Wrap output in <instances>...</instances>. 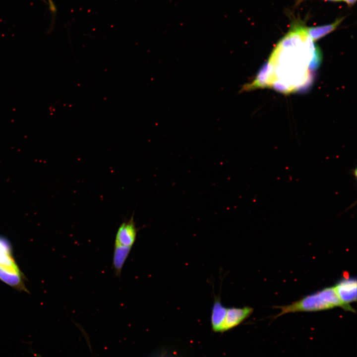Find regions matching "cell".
<instances>
[{"label": "cell", "instance_id": "cell-1", "mask_svg": "<svg viewBox=\"0 0 357 357\" xmlns=\"http://www.w3.org/2000/svg\"><path fill=\"white\" fill-rule=\"evenodd\" d=\"M336 307H340L346 311H351L340 300L334 287H327L306 296L291 304L276 306L279 308L281 311L275 318L288 313L318 311Z\"/></svg>", "mask_w": 357, "mask_h": 357}, {"label": "cell", "instance_id": "cell-2", "mask_svg": "<svg viewBox=\"0 0 357 357\" xmlns=\"http://www.w3.org/2000/svg\"><path fill=\"white\" fill-rule=\"evenodd\" d=\"M24 279L13 257L10 242L0 236V280L16 290L27 292Z\"/></svg>", "mask_w": 357, "mask_h": 357}, {"label": "cell", "instance_id": "cell-3", "mask_svg": "<svg viewBox=\"0 0 357 357\" xmlns=\"http://www.w3.org/2000/svg\"><path fill=\"white\" fill-rule=\"evenodd\" d=\"M138 230L132 215L129 219L124 221L119 226L114 245L132 248L135 242Z\"/></svg>", "mask_w": 357, "mask_h": 357}, {"label": "cell", "instance_id": "cell-4", "mask_svg": "<svg viewBox=\"0 0 357 357\" xmlns=\"http://www.w3.org/2000/svg\"><path fill=\"white\" fill-rule=\"evenodd\" d=\"M357 280L353 278H345L338 282L334 288L342 302L353 312L355 309L350 303L357 300Z\"/></svg>", "mask_w": 357, "mask_h": 357}, {"label": "cell", "instance_id": "cell-5", "mask_svg": "<svg viewBox=\"0 0 357 357\" xmlns=\"http://www.w3.org/2000/svg\"><path fill=\"white\" fill-rule=\"evenodd\" d=\"M253 311V309L249 306L227 308L219 332L227 331L238 326L248 318Z\"/></svg>", "mask_w": 357, "mask_h": 357}, {"label": "cell", "instance_id": "cell-6", "mask_svg": "<svg viewBox=\"0 0 357 357\" xmlns=\"http://www.w3.org/2000/svg\"><path fill=\"white\" fill-rule=\"evenodd\" d=\"M131 249V247L114 245L112 268L116 276L120 277L123 265Z\"/></svg>", "mask_w": 357, "mask_h": 357}, {"label": "cell", "instance_id": "cell-7", "mask_svg": "<svg viewBox=\"0 0 357 357\" xmlns=\"http://www.w3.org/2000/svg\"><path fill=\"white\" fill-rule=\"evenodd\" d=\"M227 308L222 303L219 297H215L213 302L211 315V324L213 330L219 332V329L224 319Z\"/></svg>", "mask_w": 357, "mask_h": 357}, {"label": "cell", "instance_id": "cell-8", "mask_svg": "<svg viewBox=\"0 0 357 357\" xmlns=\"http://www.w3.org/2000/svg\"><path fill=\"white\" fill-rule=\"evenodd\" d=\"M344 18H338L331 24L317 27H306L307 34L312 41L314 42L335 30Z\"/></svg>", "mask_w": 357, "mask_h": 357}, {"label": "cell", "instance_id": "cell-9", "mask_svg": "<svg viewBox=\"0 0 357 357\" xmlns=\"http://www.w3.org/2000/svg\"><path fill=\"white\" fill-rule=\"evenodd\" d=\"M48 0L49 5H50V7H51V10H52V11H55V7L54 4V3H53L52 0Z\"/></svg>", "mask_w": 357, "mask_h": 357}, {"label": "cell", "instance_id": "cell-10", "mask_svg": "<svg viewBox=\"0 0 357 357\" xmlns=\"http://www.w3.org/2000/svg\"><path fill=\"white\" fill-rule=\"evenodd\" d=\"M349 5L353 4L356 1V0H343Z\"/></svg>", "mask_w": 357, "mask_h": 357}, {"label": "cell", "instance_id": "cell-11", "mask_svg": "<svg viewBox=\"0 0 357 357\" xmlns=\"http://www.w3.org/2000/svg\"><path fill=\"white\" fill-rule=\"evenodd\" d=\"M328 0L339 1V0Z\"/></svg>", "mask_w": 357, "mask_h": 357}]
</instances>
